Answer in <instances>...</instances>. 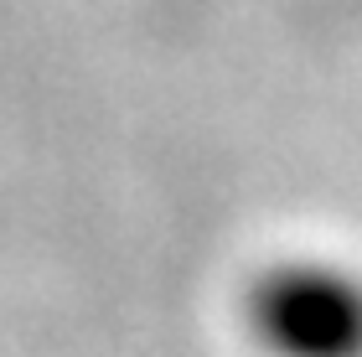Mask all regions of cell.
I'll use <instances>...</instances> for the list:
<instances>
[{
    "label": "cell",
    "mask_w": 362,
    "mask_h": 357,
    "mask_svg": "<svg viewBox=\"0 0 362 357\" xmlns=\"http://www.w3.org/2000/svg\"><path fill=\"white\" fill-rule=\"evenodd\" d=\"M254 327L279 357H362V280L332 264H290L259 285Z\"/></svg>",
    "instance_id": "1"
}]
</instances>
